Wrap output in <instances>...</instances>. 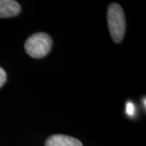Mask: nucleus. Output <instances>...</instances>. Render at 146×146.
I'll list each match as a JSON object with an SVG mask.
<instances>
[{"label": "nucleus", "instance_id": "nucleus-1", "mask_svg": "<svg viewBox=\"0 0 146 146\" xmlns=\"http://www.w3.org/2000/svg\"><path fill=\"white\" fill-rule=\"evenodd\" d=\"M107 22L110 36L115 43H119L125 34L126 21L124 12L117 3H111L107 10Z\"/></svg>", "mask_w": 146, "mask_h": 146}, {"label": "nucleus", "instance_id": "nucleus-2", "mask_svg": "<svg viewBox=\"0 0 146 146\" xmlns=\"http://www.w3.org/2000/svg\"><path fill=\"white\" fill-rule=\"evenodd\" d=\"M52 39L45 33H37L29 36L25 44L26 53L34 58H42L50 51Z\"/></svg>", "mask_w": 146, "mask_h": 146}, {"label": "nucleus", "instance_id": "nucleus-3", "mask_svg": "<svg viewBox=\"0 0 146 146\" xmlns=\"http://www.w3.org/2000/svg\"><path fill=\"white\" fill-rule=\"evenodd\" d=\"M45 146H83L80 141L66 135H53L46 141Z\"/></svg>", "mask_w": 146, "mask_h": 146}, {"label": "nucleus", "instance_id": "nucleus-4", "mask_svg": "<svg viewBox=\"0 0 146 146\" xmlns=\"http://www.w3.org/2000/svg\"><path fill=\"white\" fill-rule=\"evenodd\" d=\"M21 11L20 3L14 0H0V18L17 16Z\"/></svg>", "mask_w": 146, "mask_h": 146}, {"label": "nucleus", "instance_id": "nucleus-5", "mask_svg": "<svg viewBox=\"0 0 146 146\" xmlns=\"http://www.w3.org/2000/svg\"><path fill=\"white\" fill-rule=\"evenodd\" d=\"M126 112L129 116H132L135 113V106L132 102H127V103L126 105Z\"/></svg>", "mask_w": 146, "mask_h": 146}, {"label": "nucleus", "instance_id": "nucleus-6", "mask_svg": "<svg viewBox=\"0 0 146 146\" xmlns=\"http://www.w3.org/2000/svg\"><path fill=\"white\" fill-rule=\"evenodd\" d=\"M7 80V74L6 72L0 67V88L5 84Z\"/></svg>", "mask_w": 146, "mask_h": 146}, {"label": "nucleus", "instance_id": "nucleus-7", "mask_svg": "<svg viewBox=\"0 0 146 146\" xmlns=\"http://www.w3.org/2000/svg\"><path fill=\"white\" fill-rule=\"evenodd\" d=\"M144 105H145V98H144Z\"/></svg>", "mask_w": 146, "mask_h": 146}]
</instances>
